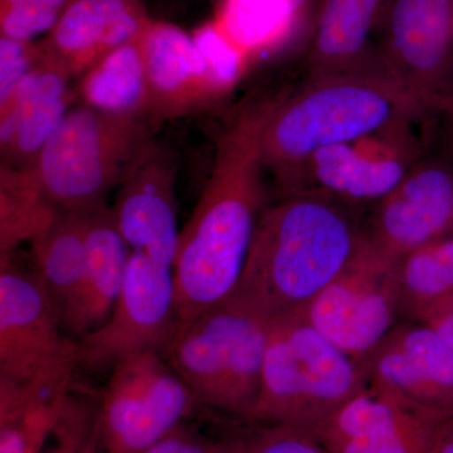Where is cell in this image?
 I'll return each instance as SVG.
<instances>
[{"instance_id": "cell-22", "label": "cell", "mask_w": 453, "mask_h": 453, "mask_svg": "<svg viewBox=\"0 0 453 453\" xmlns=\"http://www.w3.org/2000/svg\"><path fill=\"white\" fill-rule=\"evenodd\" d=\"M389 0H323L306 50L309 79L351 73L380 59L372 35Z\"/></svg>"}, {"instance_id": "cell-30", "label": "cell", "mask_w": 453, "mask_h": 453, "mask_svg": "<svg viewBox=\"0 0 453 453\" xmlns=\"http://www.w3.org/2000/svg\"><path fill=\"white\" fill-rule=\"evenodd\" d=\"M97 434V410L70 395L53 434L55 445L46 453H88Z\"/></svg>"}, {"instance_id": "cell-1", "label": "cell", "mask_w": 453, "mask_h": 453, "mask_svg": "<svg viewBox=\"0 0 453 453\" xmlns=\"http://www.w3.org/2000/svg\"><path fill=\"white\" fill-rule=\"evenodd\" d=\"M280 98H246L217 138L210 178L179 234L173 276L180 324L222 303L240 282L270 203L262 140Z\"/></svg>"}, {"instance_id": "cell-4", "label": "cell", "mask_w": 453, "mask_h": 453, "mask_svg": "<svg viewBox=\"0 0 453 453\" xmlns=\"http://www.w3.org/2000/svg\"><path fill=\"white\" fill-rule=\"evenodd\" d=\"M366 387L360 363L300 315L268 327L261 389L250 425L314 432Z\"/></svg>"}, {"instance_id": "cell-26", "label": "cell", "mask_w": 453, "mask_h": 453, "mask_svg": "<svg viewBox=\"0 0 453 453\" xmlns=\"http://www.w3.org/2000/svg\"><path fill=\"white\" fill-rule=\"evenodd\" d=\"M401 321H419L453 296V234L417 250L395 264Z\"/></svg>"}, {"instance_id": "cell-21", "label": "cell", "mask_w": 453, "mask_h": 453, "mask_svg": "<svg viewBox=\"0 0 453 453\" xmlns=\"http://www.w3.org/2000/svg\"><path fill=\"white\" fill-rule=\"evenodd\" d=\"M323 0H217L213 20L250 64L308 50Z\"/></svg>"}, {"instance_id": "cell-34", "label": "cell", "mask_w": 453, "mask_h": 453, "mask_svg": "<svg viewBox=\"0 0 453 453\" xmlns=\"http://www.w3.org/2000/svg\"><path fill=\"white\" fill-rule=\"evenodd\" d=\"M429 453H453V418L434 427Z\"/></svg>"}, {"instance_id": "cell-33", "label": "cell", "mask_w": 453, "mask_h": 453, "mask_svg": "<svg viewBox=\"0 0 453 453\" xmlns=\"http://www.w3.org/2000/svg\"><path fill=\"white\" fill-rule=\"evenodd\" d=\"M418 323L431 327L453 350V296L434 306Z\"/></svg>"}, {"instance_id": "cell-14", "label": "cell", "mask_w": 453, "mask_h": 453, "mask_svg": "<svg viewBox=\"0 0 453 453\" xmlns=\"http://www.w3.org/2000/svg\"><path fill=\"white\" fill-rule=\"evenodd\" d=\"M452 234L453 164L445 154H426L363 216L365 249L393 264Z\"/></svg>"}, {"instance_id": "cell-6", "label": "cell", "mask_w": 453, "mask_h": 453, "mask_svg": "<svg viewBox=\"0 0 453 453\" xmlns=\"http://www.w3.org/2000/svg\"><path fill=\"white\" fill-rule=\"evenodd\" d=\"M153 127L144 119L124 118L73 106L38 157L33 170L59 211H88L107 204Z\"/></svg>"}, {"instance_id": "cell-29", "label": "cell", "mask_w": 453, "mask_h": 453, "mask_svg": "<svg viewBox=\"0 0 453 453\" xmlns=\"http://www.w3.org/2000/svg\"><path fill=\"white\" fill-rule=\"evenodd\" d=\"M242 438L249 453H333L305 429L280 425H251Z\"/></svg>"}, {"instance_id": "cell-31", "label": "cell", "mask_w": 453, "mask_h": 453, "mask_svg": "<svg viewBox=\"0 0 453 453\" xmlns=\"http://www.w3.org/2000/svg\"><path fill=\"white\" fill-rule=\"evenodd\" d=\"M40 62L37 42L0 35V105Z\"/></svg>"}, {"instance_id": "cell-28", "label": "cell", "mask_w": 453, "mask_h": 453, "mask_svg": "<svg viewBox=\"0 0 453 453\" xmlns=\"http://www.w3.org/2000/svg\"><path fill=\"white\" fill-rule=\"evenodd\" d=\"M73 0H0V32L35 41L52 31Z\"/></svg>"}, {"instance_id": "cell-23", "label": "cell", "mask_w": 453, "mask_h": 453, "mask_svg": "<svg viewBox=\"0 0 453 453\" xmlns=\"http://www.w3.org/2000/svg\"><path fill=\"white\" fill-rule=\"evenodd\" d=\"M68 383L0 380V453H44L70 398Z\"/></svg>"}, {"instance_id": "cell-20", "label": "cell", "mask_w": 453, "mask_h": 453, "mask_svg": "<svg viewBox=\"0 0 453 453\" xmlns=\"http://www.w3.org/2000/svg\"><path fill=\"white\" fill-rule=\"evenodd\" d=\"M131 253L112 207L104 204L89 211L85 267L73 296L61 312L65 332L77 342L97 330L111 315Z\"/></svg>"}, {"instance_id": "cell-11", "label": "cell", "mask_w": 453, "mask_h": 453, "mask_svg": "<svg viewBox=\"0 0 453 453\" xmlns=\"http://www.w3.org/2000/svg\"><path fill=\"white\" fill-rule=\"evenodd\" d=\"M360 366L366 387L422 422L453 418V350L427 325L399 321Z\"/></svg>"}, {"instance_id": "cell-19", "label": "cell", "mask_w": 453, "mask_h": 453, "mask_svg": "<svg viewBox=\"0 0 453 453\" xmlns=\"http://www.w3.org/2000/svg\"><path fill=\"white\" fill-rule=\"evenodd\" d=\"M434 429L365 387L311 434L333 453H429Z\"/></svg>"}, {"instance_id": "cell-16", "label": "cell", "mask_w": 453, "mask_h": 453, "mask_svg": "<svg viewBox=\"0 0 453 453\" xmlns=\"http://www.w3.org/2000/svg\"><path fill=\"white\" fill-rule=\"evenodd\" d=\"M131 251L173 268L177 256V168L173 155L154 139L118 188L112 207Z\"/></svg>"}, {"instance_id": "cell-35", "label": "cell", "mask_w": 453, "mask_h": 453, "mask_svg": "<svg viewBox=\"0 0 453 453\" xmlns=\"http://www.w3.org/2000/svg\"><path fill=\"white\" fill-rule=\"evenodd\" d=\"M440 118L442 120L443 154L453 164V106L441 113Z\"/></svg>"}, {"instance_id": "cell-13", "label": "cell", "mask_w": 453, "mask_h": 453, "mask_svg": "<svg viewBox=\"0 0 453 453\" xmlns=\"http://www.w3.org/2000/svg\"><path fill=\"white\" fill-rule=\"evenodd\" d=\"M180 320L173 268L133 252L111 315L80 340V366L105 371L140 351L163 353Z\"/></svg>"}, {"instance_id": "cell-15", "label": "cell", "mask_w": 453, "mask_h": 453, "mask_svg": "<svg viewBox=\"0 0 453 453\" xmlns=\"http://www.w3.org/2000/svg\"><path fill=\"white\" fill-rule=\"evenodd\" d=\"M140 46L148 85L146 119L153 129L208 111L234 92L180 27L151 18L140 35Z\"/></svg>"}, {"instance_id": "cell-7", "label": "cell", "mask_w": 453, "mask_h": 453, "mask_svg": "<svg viewBox=\"0 0 453 453\" xmlns=\"http://www.w3.org/2000/svg\"><path fill=\"white\" fill-rule=\"evenodd\" d=\"M0 259V380L68 383L80 366V342L35 271L14 264L13 255Z\"/></svg>"}, {"instance_id": "cell-24", "label": "cell", "mask_w": 453, "mask_h": 453, "mask_svg": "<svg viewBox=\"0 0 453 453\" xmlns=\"http://www.w3.org/2000/svg\"><path fill=\"white\" fill-rule=\"evenodd\" d=\"M77 80L74 91L82 105L148 121V85L140 37L107 53Z\"/></svg>"}, {"instance_id": "cell-5", "label": "cell", "mask_w": 453, "mask_h": 453, "mask_svg": "<svg viewBox=\"0 0 453 453\" xmlns=\"http://www.w3.org/2000/svg\"><path fill=\"white\" fill-rule=\"evenodd\" d=\"M270 324L229 301L179 325L163 350L199 404L251 419Z\"/></svg>"}, {"instance_id": "cell-9", "label": "cell", "mask_w": 453, "mask_h": 453, "mask_svg": "<svg viewBox=\"0 0 453 453\" xmlns=\"http://www.w3.org/2000/svg\"><path fill=\"white\" fill-rule=\"evenodd\" d=\"M421 124L401 122L319 151L288 195L320 193L351 207L368 210L389 195L428 153L418 131Z\"/></svg>"}, {"instance_id": "cell-3", "label": "cell", "mask_w": 453, "mask_h": 453, "mask_svg": "<svg viewBox=\"0 0 453 453\" xmlns=\"http://www.w3.org/2000/svg\"><path fill=\"white\" fill-rule=\"evenodd\" d=\"M431 116L383 59L351 73L314 77L290 96L282 95L273 110L262 140L265 170L285 196L319 151Z\"/></svg>"}, {"instance_id": "cell-25", "label": "cell", "mask_w": 453, "mask_h": 453, "mask_svg": "<svg viewBox=\"0 0 453 453\" xmlns=\"http://www.w3.org/2000/svg\"><path fill=\"white\" fill-rule=\"evenodd\" d=\"M88 211H59L31 242L33 271L55 301L59 314L73 296L85 267Z\"/></svg>"}, {"instance_id": "cell-32", "label": "cell", "mask_w": 453, "mask_h": 453, "mask_svg": "<svg viewBox=\"0 0 453 453\" xmlns=\"http://www.w3.org/2000/svg\"><path fill=\"white\" fill-rule=\"evenodd\" d=\"M226 446L211 442L181 423L144 453H226Z\"/></svg>"}, {"instance_id": "cell-37", "label": "cell", "mask_w": 453, "mask_h": 453, "mask_svg": "<svg viewBox=\"0 0 453 453\" xmlns=\"http://www.w3.org/2000/svg\"><path fill=\"white\" fill-rule=\"evenodd\" d=\"M88 453H105V449H104L103 443H101L100 431H98L97 437L95 438L94 443H92L91 449H89Z\"/></svg>"}, {"instance_id": "cell-8", "label": "cell", "mask_w": 453, "mask_h": 453, "mask_svg": "<svg viewBox=\"0 0 453 453\" xmlns=\"http://www.w3.org/2000/svg\"><path fill=\"white\" fill-rule=\"evenodd\" d=\"M196 404L160 351L125 357L111 369L97 408L105 453H144L184 423Z\"/></svg>"}, {"instance_id": "cell-2", "label": "cell", "mask_w": 453, "mask_h": 453, "mask_svg": "<svg viewBox=\"0 0 453 453\" xmlns=\"http://www.w3.org/2000/svg\"><path fill=\"white\" fill-rule=\"evenodd\" d=\"M365 211L320 193L279 196L226 301L268 324L300 314L362 250Z\"/></svg>"}, {"instance_id": "cell-36", "label": "cell", "mask_w": 453, "mask_h": 453, "mask_svg": "<svg viewBox=\"0 0 453 453\" xmlns=\"http://www.w3.org/2000/svg\"><path fill=\"white\" fill-rule=\"evenodd\" d=\"M226 453H249V452H247L246 447H244L242 438H238V440L234 441V442L228 443V446H226Z\"/></svg>"}, {"instance_id": "cell-18", "label": "cell", "mask_w": 453, "mask_h": 453, "mask_svg": "<svg viewBox=\"0 0 453 453\" xmlns=\"http://www.w3.org/2000/svg\"><path fill=\"white\" fill-rule=\"evenodd\" d=\"M71 79L40 62L0 105L2 165L35 166L50 136L70 111L76 91Z\"/></svg>"}, {"instance_id": "cell-10", "label": "cell", "mask_w": 453, "mask_h": 453, "mask_svg": "<svg viewBox=\"0 0 453 453\" xmlns=\"http://www.w3.org/2000/svg\"><path fill=\"white\" fill-rule=\"evenodd\" d=\"M377 33L384 64L429 112L453 106V0H389Z\"/></svg>"}, {"instance_id": "cell-12", "label": "cell", "mask_w": 453, "mask_h": 453, "mask_svg": "<svg viewBox=\"0 0 453 453\" xmlns=\"http://www.w3.org/2000/svg\"><path fill=\"white\" fill-rule=\"evenodd\" d=\"M324 338L360 363L401 321L395 264L365 249L300 312Z\"/></svg>"}, {"instance_id": "cell-27", "label": "cell", "mask_w": 453, "mask_h": 453, "mask_svg": "<svg viewBox=\"0 0 453 453\" xmlns=\"http://www.w3.org/2000/svg\"><path fill=\"white\" fill-rule=\"evenodd\" d=\"M55 204L32 168L0 165V257L32 242L55 219Z\"/></svg>"}, {"instance_id": "cell-17", "label": "cell", "mask_w": 453, "mask_h": 453, "mask_svg": "<svg viewBox=\"0 0 453 453\" xmlns=\"http://www.w3.org/2000/svg\"><path fill=\"white\" fill-rule=\"evenodd\" d=\"M150 19L144 0H73L37 42L41 61L79 79L107 53L139 38Z\"/></svg>"}]
</instances>
